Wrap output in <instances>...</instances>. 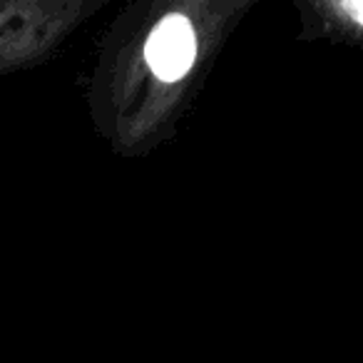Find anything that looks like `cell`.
Masks as SVG:
<instances>
[{
  "instance_id": "cell-1",
  "label": "cell",
  "mask_w": 363,
  "mask_h": 363,
  "mask_svg": "<svg viewBox=\"0 0 363 363\" xmlns=\"http://www.w3.org/2000/svg\"><path fill=\"white\" fill-rule=\"evenodd\" d=\"M259 0H135L105 30L87 77L92 130L120 160L174 140L219 52Z\"/></svg>"
},
{
  "instance_id": "cell-2",
  "label": "cell",
  "mask_w": 363,
  "mask_h": 363,
  "mask_svg": "<svg viewBox=\"0 0 363 363\" xmlns=\"http://www.w3.org/2000/svg\"><path fill=\"white\" fill-rule=\"evenodd\" d=\"M107 0H0V75L48 62Z\"/></svg>"
},
{
  "instance_id": "cell-3",
  "label": "cell",
  "mask_w": 363,
  "mask_h": 363,
  "mask_svg": "<svg viewBox=\"0 0 363 363\" xmlns=\"http://www.w3.org/2000/svg\"><path fill=\"white\" fill-rule=\"evenodd\" d=\"M294 11L301 23V40L361 45L363 6L358 0H296Z\"/></svg>"
}]
</instances>
